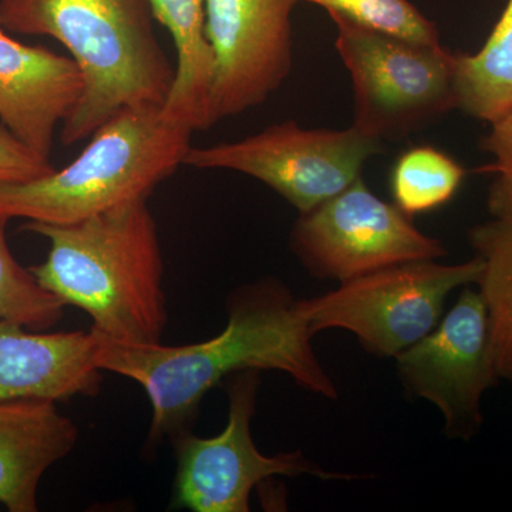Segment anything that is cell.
Here are the masks:
<instances>
[{"label": "cell", "mask_w": 512, "mask_h": 512, "mask_svg": "<svg viewBox=\"0 0 512 512\" xmlns=\"http://www.w3.org/2000/svg\"><path fill=\"white\" fill-rule=\"evenodd\" d=\"M470 241L484 264L477 285L487 309L495 372L512 383V217L478 225Z\"/></svg>", "instance_id": "obj_16"}, {"label": "cell", "mask_w": 512, "mask_h": 512, "mask_svg": "<svg viewBox=\"0 0 512 512\" xmlns=\"http://www.w3.org/2000/svg\"><path fill=\"white\" fill-rule=\"evenodd\" d=\"M79 429L57 402H0V505L10 512H36L37 490L47 470L72 453Z\"/></svg>", "instance_id": "obj_14"}, {"label": "cell", "mask_w": 512, "mask_h": 512, "mask_svg": "<svg viewBox=\"0 0 512 512\" xmlns=\"http://www.w3.org/2000/svg\"><path fill=\"white\" fill-rule=\"evenodd\" d=\"M9 221L0 217V320L30 330L50 329L62 320L64 305L16 261L6 237Z\"/></svg>", "instance_id": "obj_19"}, {"label": "cell", "mask_w": 512, "mask_h": 512, "mask_svg": "<svg viewBox=\"0 0 512 512\" xmlns=\"http://www.w3.org/2000/svg\"><path fill=\"white\" fill-rule=\"evenodd\" d=\"M394 359L407 393L439 409L448 439L468 441L476 436L483 426L485 390L500 380L480 292L464 286L439 325Z\"/></svg>", "instance_id": "obj_10"}, {"label": "cell", "mask_w": 512, "mask_h": 512, "mask_svg": "<svg viewBox=\"0 0 512 512\" xmlns=\"http://www.w3.org/2000/svg\"><path fill=\"white\" fill-rule=\"evenodd\" d=\"M458 109L493 123L512 111V0L474 55H457Z\"/></svg>", "instance_id": "obj_17"}, {"label": "cell", "mask_w": 512, "mask_h": 512, "mask_svg": "<svg viewBox=\"0 0 512 512\" xmlns=\"http://www.w3.org/2000/svg\"><path fill=\"white\" fill-rule=\"evenodd\" d=\"M261 372L229 376L228 423L214 437L185 431L173 440L177 456L173 507L194 512H248L252 491L275 476H313L320 480H356L363 476L335 473L303 456L302 451L266 456L255 446L252 419Z\"/></svg>", "instance_id": "obj_8"}, {"label": "cell", "mask_w": 512, "mask_h": 512, "mask_svg": "<svg viewBox=\"0 0 512 512\" xmlns=\"http://www.w3.org/2000/svg\"><path fill=\"white\" fill-rule=\"evenodd\" d=\"M96 349L92 330L47 333L0 320V402L96 396L103 382Z\"/></svg>", "instance_id": "obj_13"}, {"label": "cell", "mask_w": 512, "mask_h": 512, "mask_svg": "<svg viewBox=\"0 0 512 512\" xmlns=\"http://www.w3.org/2000/svg\"><path fill=\"white\" fill-rule=\"evenodd\" d=\"M296 0H205V37L214 59L212 126L255 109L292 70Z\"/></svg>", "instance_id": "obj_11"}, {"label": "cell", "mask_w": 512, "mask_h": 512, "mask_svg": "<svg viewBox=\"0 0 512 512\" xmlns=\"http://www.w3.org/2000/svg\"><path fill=\"white\" fill-rule=\"evenodd\" d=\"M480 256L463 264L416 261L389 266L340 282L339 288L299 308L313 333L328 329L352 332L366 352L396 357L439 325L448 295L477 284Z\"/></svg>", "instance_id": "obj_6"}, {"label": "cell", "mask_w": 512, "mask_h": 512, "mask_svg": "<svg viewBox=\"0 0 512 512\" xmlns=\"http://www.w3.org/2000/svg\"><path fill=\"white\" fill-rule=\"evenodd\" d=\"M154 19L174 40L177 62L161 116L188 130L212 126L210 94L214 59L205 37V0H148Z\"/></svg>", "instance_id": "obj_15"}, {"label": "cell", "mask_w": 512, "mask_h": 512, "mask_svg": "<svg viewBox=\"0 0 512 512\" xmlns=\"http://www.w3.org/2000/svg\"><path fill=\"white\" fill-rule=\"evenodd\" d=\"M84 82L72 57L23 45L0 26V123L49 158L57 128L82 99Z\"/></svg>", "instance_id": "obj_12"}, {"label": "cell", "mask_w": 512, "mask_h": 512, "mask_svg": "<svg viewBox=\"0 0 512 512\" xmlns=\"http://www.w3.org/2000/svg\"><path fill=\"white\" fill-rule=\"evenodd\" d=\"M380 151L382 141L353 124L330 130L289 120L231 143L191 146L184 165L249 175L303 214L355 183L367 161Z\"/></svg>", "instance_id": "obj_7"}, {"label": "cell", "mask_w": 512, "mask_h": 512, "mask_svg": "<svg viewBox=\"0 0 512 512\" xmlns=\"http://www.w3.org/2000/svg\"><path fill=\"white\" fill-rule=\"evenodd\" d=\"M55 170L49 158L37 154L0 123V184L28 183Z\"/></svg>", "instance_id": "obj_22"}, {"label": "cell", "mask_w": 512, "mask_h": 512, "mask_svg": "<svg viewBox=\"0 0 512 512\" xmlns=\"http://www.w3.org/2000/svg\"><path fill=\"white\" fill-rule=\"evenodd\" d=\"M291 248L309 274L338 282L447 255L439 239L423 234L409 215L373 194L362 177L299 214Z\"/></svg>", "instance_id": "obj_9"}, {"label": "cell", "mask_w": 512, "mask_h": 512, "mask_svg": "<svg viewBox=\"0 0 512 512\" xmlns=\"http://www.w3.org/2000/svg\"><path fill=\"white\" fill-rule=\"evenodd\" d=\"M153 20L148 0H0L6 32L52 37L82 73V99L60 127L64 146L90 138L120 111L163 109L175 66Z\"/></svg>", "instance_id": "obj_3"}, {"label": "cell", "mask_w": 512, "mask_h": 512, "mask_svg": "<svg viewBox=\"0 0 512 512\" xmlns=\"http://www.w3.org/2000/svg\"><path fill=\"white\" fill-rule=\"evenodd\" d=\"M467 171L433 146L407 148L390 171L393 204L410 218L439 210L456 197Z\"/></svg>", "instance_id": "obj_18"}, {"label": "cell", "mask_w": 512, "mask_h": 512, "mask_svg": "<svg viewBox=\"0 0 512 512\" xmlns=\"http://www.w3.org/2000/svg\"><path fill=\"white\" fill-rule=\"evenodd\" d=\"M227 311L220 335L191 345H121L90 329L97 338V367L140 384L150 399V446L190 431L202 399L235 373L276 370L306 392L338 399V387L313 349L315 333L299 299L281 281L241 286L229 295Z\"/></svg>", "instance_id": "obj_1"}, {"label": "cell", "mask_w": 512, "mask_h": 512, "mask_svg": "<svg viewBox=\"0 0 512 512\" xmlns=\"http://www.w3.org/2000/svg\"><path fill=\"white\" fill-rule=\"evenodd\" d=\"M192 131L161 109H127L90 136L76 160L28 183L0 184V217L67 225L148 200L184 165Z\"/></svg>", "instance_id": "obj_4"}, {"label": "cell", "mask_w": 512, "mask_h": 512, "mask_svg": "<svg viewBox=\"0 0 512 512\" xmlns=\"http://www.w3.org/2000/svg\"><path fill=\"white\" fill-rule=\"evenodd\" d=\"M353 89V126L377 140L423 130L458 109L457 55L329 15Z\"/></svg>", "instance_id": "obj_5"}, {"label": "cell", "mask_w": 512, "mask_h": 512, "mask_svg": "<svg viewBox=\"0 0 512 512\" xmlns=\"http://www.w3.org/2000/svg\"><path fill=\"white\" fill-rule=\"evenodd\" d=\"M490 126V133L483 138V148L494 161L481 170L495 175L488 210L493 217H512V111Z\"/></svg>", "instance_id": "obj_21"}, {"label": "cell", "mask_w": 512, "mask_h": 512, "mask_svg": "<svg viewBox=\"0 0 512 512\" xmlns=\"http://www.w3.org/2000/svg\"><path fill=\"white\" fill-rule=\"evenodd\" d=\"M342 18L420 45H440L439 30L410 0H296Z\"/></svg>", "instance_id": "obj_20"}, {"label": "cell", "mask_w": 512, "mask_h": 512, "mask_svg": "<svg viewBox=\"0 0 512 512\" xmlns=\"http://www.w3.org/2000/svg\"><path fill=\"white\" fill-rule=\"evenodd\" d=\"M23 231L49 241L42 264L30 266L64 306L82 309L101 338L128 346L158 345L168 322L164 261L147 200L67 225L26 221Z\"/></svg>", "instance_id": "obj_2"}]
</instances>
